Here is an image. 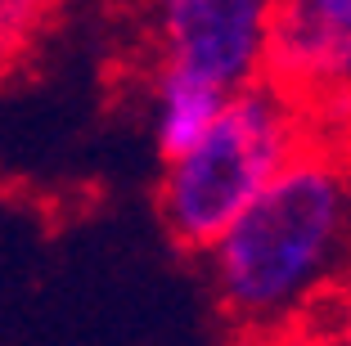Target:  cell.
<instances>
[{
	"label": "cell",
	"instance_id": "cell-1",
	"mask_svg": "<svg viewBox=\"0 0 351 346\" xmlns=\"http://www.w3.org/2000/svg\"><path fill=\"white\" fill-rule=\"evenodd\" d=\"M203 261L234 328L252 337L293 328L351 284V166L306 144Z\"/></svg>",
	"mask_w": 351,
	"mask_h": 346
},
{
	"label": "cell",
	"instance_id": "cell-2",
	"mask_svg": "<svg viewBox=\"0 0 351 346\" xmlns=\"http://www.w3.org/2000/svg\"><path fill=\"white\" fill-rule=\"evenodd\" d=\"M311 112L266 77L226 99L207 135L158 175V221L167 238L203 256L252 198L306 149Z\"/></svg>",
	"mask_w": 351,
	"mask_h": 346
},
{
	"label": "cell",
	"instance_id": "cell-3",
	"mask_svg": "<svg viewBox=\"0 0 351 346\" xmlns=\"http://www.w3.org/2000/svg\"><path fill=\"white\" fill-rule=\"evenodd\" d=\"M270 23L275 0H149L154 72L234 95L266 77Z\"/></svg>",
	"mask_w": 351,
	"mask_h": 346
},
{
	"label": "cell",
	"instance_id": "cell-4",
	"mask_svg": "<svg viewBox=\"0 0 351 346\" xmlns=\"http://www.w3.org/2000/svg\"><path fill=\"white\" fill-rule=\"evenodd\" d=\"M266 82L302 108L351 95V0H275Z\"/></svg>",
	"mask_w": 351,
	"mask_h": 346
},
{
	"label": "cell",
	"instance_id": "cell-5",
	"mask_svg": "<svg viewBox=\"0 0 351 346\" xmlns=\"http://www.w3.org/2000/svg\"><path fill=\"white\" fill-rule=\"evenodd\" d=\"M230 95L212 90L189 77H171V72H149V135H154L158 162H171L185 149H194L207 135V126L217 122V112L226 108Z\"/></svg>",
	"mask_w": 351,
	"mask_h": 346
},
{
	"label": "cell",
	"instance_id": "cell-6",
	"mask_svg": "<svg viewBox=\"0 0 351 346\" xmlns=\"http://www.w3.org/2000/svg\"><path fill=\"white\" fill-rule=\"evenodd\" d=\"M50 14L54 0H0V72L27 59L32 45L41 41Z\"/></svg>",
	"mask_w": 351,
	"mask_h": 346
},
{
	"label": "cell",
	"instance_id": "cell-7",
	"mask_svg": "<svg viewBox=\"0 0 351 346\" xmlns=\"http://www.w3.org/2000/svg\"><path fill=\"white\" fill-rule=\"evenodd\" d=\"M333 346H351V284H347V310H342V324H338Z\"/></svg>",
	"mask_w": 351,
	"mask_h": 346
}]
</instances>
